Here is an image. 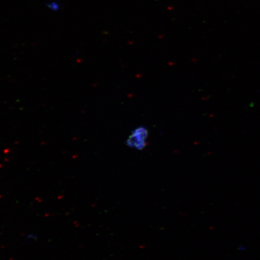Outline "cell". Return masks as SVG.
Returning <instances> with one entry per match:
<instances>
[{
  "label": "cell",
  "mask_w": 260,
  "mask_h": 260,
  "mask_svg": "<svg viewBox=\"0 0 260 260\" xmlns=\"http://www.w3.org/2000/svg\"><path fill=\"white\" fill-rule=\"evenodd\" d=\"M148 137V131L144 127H139L135 129L126 141V145L129 147L137 149H142L146 145V140Z\"/></svg>",
  "instance_id": "cell-1"
}]
</instances>
